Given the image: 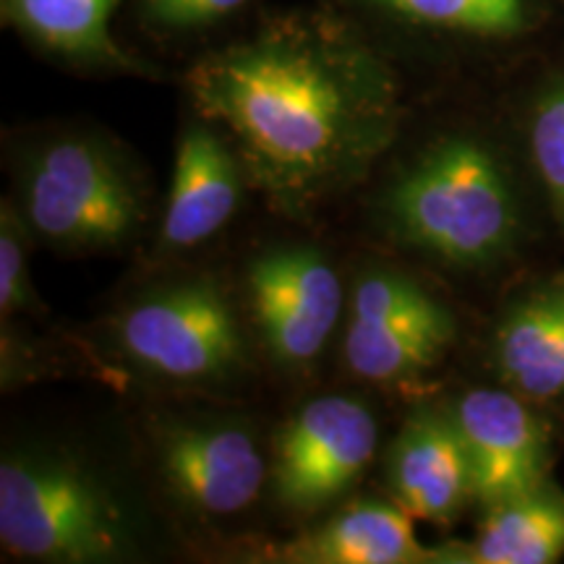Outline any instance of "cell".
<instances>
[{
  "label": "cell",
  "instance_id": "obj_15",
  "mask_svg": "<svg viewBox=\"0 0 564 564\" xmlns=\"http://www.w3.org/2000/svg\"><path fill=\"white\" fill-rule=\"evenodd\" d=\"M564 554V505L541 491L491 507L470 560L478 564H552Z\"/></svg>",
  "mask_w": 564,
  "mask_h": 564
},
{
  "label": "cell",
  "instance_id": "obj_7",
  "mask_svg": "<svg viewBox=\"0 0 564 564\" xmlns=\"http://www.w3.org/2000/svg\"><path fill=\"white\" fill-rule=\"evenodd\" d=\"M377 442V419L361 400H312L288 421L274 447V494L295 510L333 502L364 474Z\"/></svg>",
  "mask_w": 564,
  "mask_h": 564
},
{
  "label": "cell",
  "instance_id": "obj_1",
  "mask_svg": "<svg viewBox=\"0 0 564 564\" xmlns=\"http://www.w3.org/2000/svg\"><path fill=\"white\" fill-rule=\"evenodd\" d=\"M196 105L223 123L251 178L303 209L358 178L392 141L394 116L369 70L303 40H262L202 61Z\"/></svg>",
  "mask_w": 564,
  "mask_h": 564
},
{
  "label": "cell",
  "instance_id": "obj_18",
  "mask_svg": "<svg viewBox=\"0 0 564 564\" xmlns=\"http://www.w3.org/2000/svg\"><path fill=\"white\" fill-rule=\"evenodd\" d=\"M531 150L554 209L564 220V89L549 95L535 110Z\"/></svg>",
  "mask_w": 564,
  "mask_h": 564
},
{
  "label": "cell",
  "instance_id": "obj_8",
  "mask_svg": "<svg viewBox=\"0 0 564 564\" xmlns=\"http://www.w3.org/2000/svg\"><path fill=\"white\" fill-rule=\"evenodd\" d=\"M160 474L188 510L228 518L257 502L267 460L241 423L167 421L154 426Z\"/></svg>",
  "mask_w": 564,
  "mask_h": 564
},
{
  "label": "cell",
  "instance_id": "obj_11",
  "mask_svg": "<svg viewBox=\"0 0 564 564\" xmlns=\"http://www.w3.org/2000/svg\"><path fill=\"white\" fill-rule=\"evenodd\" d=\"M394 502L415 520L447 523L474 494V470L455 419L419 413L405 421L390 449Z\"/></svg>",
  "mask_w": 564,
  "mask_h": 564
},
{
  "label": "cell",
  "instance_id": "obj_13",
  "mask_svg": "<svg viewBox=\"0 0 564 564\" xmlns=\"http://www.w3.org/2000/svg\"><path fill=\"white\" fill-rule=\"evenodd\" d=\"M413 514L398 502H358L285 549L306 564H413L432 560L415 535Z\"/></svg>",
  "mask_w": 564,
  "mask_h": 564
},
{
  "label": "cell",
  "instance_id": "obj_3",
  "mask_svg": "<svg viewBox=\"0 0 564 564\" xmlns=\"http://www.w3.org/2000/svg\"><path fill=\"white\" fill-rule=\"evenodd\" d=\"M0 541L32 562H112L129 546V525L108 486L74 457L9 453L0 463Z\"/></svg>",
  "mask_w": 564,
  "mask_h": 564
},
{
  "label": "cell",
  "instance_id": "obj_20",
  "mask_svg": "<svg viewBox=\"0 0 564 564\" xmlns=\"http://www.w3.org/2000/svg\"><path fill=\"white\" fill-rule=\"evenodd\" d=\"M246 0H144L147 13L162 26L186 30L238 11Z\"/></svg>",
  "mask_w": 564,
  "mask_h": 564
},
{
  "label": "cell",
  "instance_id": "obj_2",
  "mask_svg": "<svg viewBox=\"0 0 564 564\" xmlns=\"http://www.w3.org/2000/svg\"><path fill=\"white\" fill-rule=\"evenodd\" d=\"M387 220L403 243L449 264L489 262L510 243L514 204L502 167L484 147H434L394 181Z\"/></svg>",
  "mask_w": 564,
  "mask_h": 564
},
{
  "label": "cell",
  "instance_id": "obj_16",
  "mask_svg": "<svg viewBox=\"0 0 564 564\" xmlns=\"http://www.w3.org/2000/svg\"><path fill=\"white\" fill-rule=\"evenodd\" d=\"M118 0H6V11L24 32L66 55H116L110 17Z\"/></svg>",
  "mask_w": 564,
  "mask_h": 564
},
{
  "label": "cell",
  "instance_id": "obj_6",
  "mask_svg": "<svg viewBox=\"0 0 564 564\" xmlns=\"http://www.w3.org/2000/svg\"><path fill=\"white\" fill-rule=\"evenodd\" d=\"M455 340V319L419 282L369 272L350 299L345 361L366 382H403L432 369Z\"/></svg>",
  "mask_w": 564,
  "mask_h": 564
},
{
  "label": "cell",
  "instance_id": "obj_19",
  "mask_svg": "<svg viewBox=\"0 0 564 564\" xmlns=\"http://www.w3.org/2000/svg\"><path fill=\"white\" fill-rule=\"evenodd\" d=\"M37 299L32 293L30 272H26L24 230L19 217L3 204V223H0V312L3 316L32 312Z\"/></svg>",
  "mask_w": 564,
  "mask_h": 564
},
{
  "label": "cell",
  "instance_id": "obj_17",
  "mask_svg": "<svg viewBox=\"0 0 564 564\" xmlns=\"http://www.w3.org/2000/svg\"><path fill=\"white\" fill-rule=\"evenodd\" d=\"M387 9L442 30L512 34L523 26V0H379Z\"/></svg>",
  "mask_w": 564,
  "mask_h": 564
},
{
  "label": "cell",
  "instance_id": "obj_14",
  "mask_svg": "<svg viewBox=\"0 0 564 564\" xmlns=\"http://www.w3.org/2000/svg\"><path fill=\"white\" fill-rule=\"evenodd\" d=\"M505 382L528 400L564 394V295L544 293L507 316L497 335Z\"/></svg>",
  "mask_w": 564,
  "mask_h": 564
},
{
  "label": "cell",
  "instance_id": "obj_5",
  "mask_svg": "<svg viewBox=\"0 0 564 564\" xmlns=\"http://www.w3.org/2000/svg\"><path fill=\"white\" fill-rule=\"evenodd\" d=\"M118 345L141 371L171 382L223 379L246 356L230 301L204 280L131 303L118 319Z\"/></svg>",
  "mask_w": 564,
  "mask_h": 564
},
{
  "label": "cell",
  "instance_id": "obj_4",
  "mask_svg": "<svg viewBox=\"0 0 564 564\" xmlns=\"http://www.w3.org/2000/svg\"><path fill=\"white\" fill-rule=\"evenodd\" d=\"M24 220L66 249H108L131 236L141 199L118 162L84 139L42 147L21 178Z\"/></svg>",
  "mask_w": 564,
  "mask_h": 564
},
{
  "label": "cell",
  "instance_id": "obj_9",
  "mask_svg": "<svg viewBox=\"0 0 564 564\" xmlns=\"http://www.w3.org/2000/svg\"><path fill=\"white\" fill-rule=\"evenodd\" d=\"M251 308L280 364L306 366L324 350L343 314V282L312 249H278L249 270Z\"/></svg>",
  "mask_w": 564,
  "mask_h": 564
},
{
  "label": "cell",
  "instance_id": "obj_10",
  "mask_svg": "<svg viewBox=\"0 0 564 564\" xmlns=\"http://www.w3.org/2000/svg\"><path fill=\"white\" fill-rule=\"evenodd\" d=\"M474 470V494L486 507L541 491L546 442L518 392L474 390L455 408Z\"/></svg>",
  "mask_w": 564,
  "mask_h": 564
},
{
  "label": "cell",
  "instance_id": "obj_12",
  "mask_svg": "<svg viewBox=\"0 0 564 564\" xmlns=\"http://www.w3.org/2000/svg\"><path fill=\"white\" fill-rule=\"evenodd\" d=\"M241 202L238 162L215 131L194 126L175 154L171 194L162 217V243L173 251L194 249L220 232Z\"/></svg>",
  "mask_w": 564,
  "mask_h": 564
}]
</instances>
